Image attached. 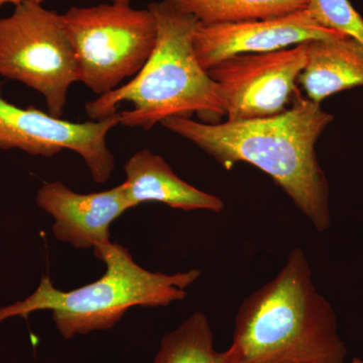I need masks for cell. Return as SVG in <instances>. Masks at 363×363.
Wrapping results in <instances>:
<instances>
[{
	"instance_id": "1",
	"label": "cell",
	"mask_w": 363,
	"mask_h": 363,
	"mask_svg": "<svg viewBox=\"0 0 363 363\" xmlns=\"http://www.w3.org/2000/svg\"><path fill=\"white\" fill-rule=\"evenodd\" d=\"M333 116L301 95L278 116L207 123L169 117L162 125L187 138L230 169L248 162L267 174L318 233L331 227L330 188L316 154V143Z\"/></svg>"
},
{
	"instance_id": "2",
	"label": "cell",
	"mask_w": 363,
	"mask_h": 363,
	"mask_svg": "<svg viewBox=\"0 0 363 363\" xmlns=\"http://www.w3.org/2000/svg\"><path fill=\"white\" fill-rule=\"evenodd\" d=\"M226 350L231 363H345L337 315L313 283L302 248L291 250L277 276L242 301Z\"/></svg>"
},
{
	"instance_id": "3",
	"label": "cell",
	"mask_w": 363,
	"mask_h": 363,
	"mask_svg": "<svg viewBox=\"0 0 363 363\" xmlns=\"http://www.w3.org/2000/svg\"><path fill=\"white\" fill-rule=\"evenodd\" d=\"M157 21L154 51L142 70L117 89L88 102L85 109L92 121L117 113L119 105L130 102L131 111L119 112L121 124L149 130L169 117L218 123L226 116L218 86L200 64L194 35L200 21L166 0L149 4Z\"/></svg>"
},
{
	"instance_id": "4",
	"label": "cell",
	"mask_w": 363,
	"mask_h": 363,
	"mask_svg": "<svg viewBox=\"0 0 363 363\" xmlns=\"http://www.w3.org/2000/svg\"><path fill=\"white\" fill-rule=\"evenodd\" d=\"M93 252L106 267L101 278L75 290L62 291L44 276L32 296L0 308V323L50 310L65 339L108 330L130 308L167 307L185 300L189 286L201 276L196 269L173 274L147 271L136 264L128 248L112 241Z\"/></svg>"
},
{
	"instance_id": "5",
	"label": "cell",
	"mask_w": 363,
	"mask_h": 363,
	"mask_svg": "<svg viewBox=\"0 0 363 363\" xmlns=\"http://www.w3.org/2000/svg\"><path fill=\"white\" fill-rule=\"evenodd\" d=\"M61 20L77 59L79 82L99 96L135 77L156 45L157 21L149 9L113 2L73 6Z\"/></svg>"
},
{
	"instance_id": "6",
	"label": "cell",
	"mask_w": 363,
	"mask_h": 363,
	"mask_svg": "<svg viewBox=\"0 0 363 363\" xmlns=\"http://www.w3.org/2000/svg\"><path fill=\"white\" fill-rule=\"evenodd\" d=\"M0 75L38 91L48 113L61 118L69 88L79 82L77 59L61 14L26 1L0 18Z\"/></svg>"
},
{
	"instance_id": "7",
	"label": "cell",
	"mask_w": 363,
	"mask_h": 363,
	"mask_svg": "<svg viewBox=\"0 0 363 363\" xmlns=\"http://www.w3.org/2000/svg\"><path fill=\"white\" fill-rule=\"evenodd\" d=\"M307 59L305 42L279 51L235 55L209 69L227 121L264 118L286 111L298 90Z\"/></svg>"
},
{
	"instance_id": "8",
	"label": "cell",
	"mask_w": 363,
	"mask_h": 363,
	"mask_svg": "<svg viewBox=\"0 0 363 363\" xmlns=\"http://www.w3.org/2000/svg\"><path fill=\"white\" fill-rule=\"evenodd\" d=\"M121 124V113L87 123H72L33 107L7 102L0 89V149H18L33 156L52 157L69 150L82 157L93 180L104 183L114 171L107 135Z\"/></svg>"
},
{
	"instance_id": "9",
	"label": "cell",
	"mask_w": 363,
	"mask_h": 363,
	"mask_svg": "<svg viewBox=\"0 0 363 363\" xmlns=\"http://www.w3.org/2000/svg\"><path fill=\"white\" fill-rule=\"evenodd\" d=\"M345 37L318 23L306 9L267 20L200 23L194 35V49L200 64L208 71L238 54L279 51L309 40Z\"/></svg>"
},
{
	"instance_id": "10",
	"label": "cell",
	"mask_w": 363,
	"mask_h": 363,
	"mask_svg": "<svg viewBox=\"0 0 363 363\" xmlns=\"http://www.w3.org/2000/svg\"><path fill=\"white\" fill-rule=\"evenodd\" d=\"M35 201L54 218V238L77 250H94L108 245L111 224L133 208L124 183L81 194L61 182H52L40 189Z\"/></svg>"
},
{
	"instance_id": "11",
	"label": "cell",
	"mask_w": 363,
	"mask_h": 363,
	"mask_svg": "<svg viewBox=\"0 0 363 363\" xmlns=\"http://www.w3.org/2000/svg\"><path fill=\"white\" fill-rule=\"evenodd\" d=\"M123 182L128 199L135 208L142 203L157 202L183 211L206 210L220 213V198L199 190L174 173L164 157L150 150L135 152L124 166Z\"/></svg>"
},
{
	"instance_id": "12",
	"label": "cell",
	"mask_w": 363,
	"mask_h": 363,
	"mask_svg": "<svg viewBox=\"0 0 363 363\" xmlns=\"http://www.w3.org/2000/svg\"><path fill=\"white\" fill-rule=\"evenodd\" d=\"M298 83L316 104L363 86V45L350 37L308 42V59Z\"/></svg>"
},
{
	"instance_id": "13",
	"label": "cell",
	"mask_w": 363,
	"mask_h": 363,
	"mask_svg": "<svg viewBox=\"0 0 363 363\" xmlns=\"http://www.w3.org/2000/svg\"><path fill=\"white\" fill-rule=\"evenodd\" d=\"M201 25L267 20L303 11L309 0H166Z\"/></svg>"
},
{
	"instance_id": "14",
	"label": "cell",
	"mask_w": 363,
	"mask_h": 363,
	"mask_svg": "<svg viewBox=\"0 0 363 363\" xmlns=\"http://www.w3.org/2000/svg\"><path fill=\"white\" fill-rule=\"evenodd\" d=\"M152 363H231L227 350L214 348L213 331L206 315L195 312L162 338Z\"/></svg>"
},
{
	"instance_id": "15",
	"label": "cell",
	"mask_w": 363,
	"mask_h": 363,
	"mask_svg": "<svg viewBox=\"0 0 363 363\" xmlns=\"http://www.w3.org/2000/svg\"><path fill=\"white\" fill-rule=\"evenodd\" d=\"M307 9L320 25L363 45V18L350 0H309Z\"/></svg>"
},
{
	"instance_id": "16",
	"label": "cell",
	"mask_w": 363,
	"mask_h": 363,
	"mask_svg": "<svg viewBox=\"0 0 363 363\" xmlns=\"http://www.w3.org/2000/svg\"><path fill=\"white\" fill-rule=\"evenodd\" d=\"M26 1H33L38 2V4H43L45 0H0V6H4V4H13V6H20V4H23Z\"/></svg>"
},
{
	"instance_id": "17",
	"label": "cell",
	"mask_w": 363,
	"mask_h": 363,
	"mask_svg": "<svg viewBox=\"0 0 363 363\" xmlns=\"http://www.w3.org/2000/svg\"><path fill=\"white\" fill-rule=\"evenodd\" d=\"M109 2H113V4H125V6H130L133 0H107Z\"/></svg>"
},
{
	"instance_id": "18",
	"label": "cell",
	"mask_w": 363,
	"mask_h": 363,
	"mask_svg": "<svg viewBox=\"0 0 363 363\" xmlns=\"http://www.w3.org/2000/svg\"><path fill=\"white\" fill-rule=\"evenodd\" d=\"M350 363H363V359L359 357H353Z\"/></svg>"
}]
</instances>
